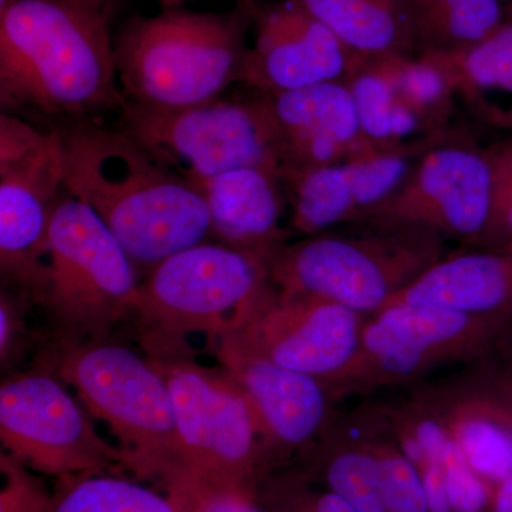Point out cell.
<instances>
[{
	"label": "cell",
	"instance_id": "obj_1",
	"mask_svg": "<svg viewBox=\"0 0 512 512\" xmlns=\"http://www.w3.org/2000/svg\"><path fill=\"white\" fill-rule=\"evenodd\" d=\"M62 134L64 188L104 222L134 265L153 269L211 235L200 191L123 128L84 123Z\"/></svg>",
	"mask_w": 512,
	"mask_h": 512
},
{
	"label": "cell",
	"instance_id": "obj_2",
	"mask_svg": "<svg viewBox=\"0 0 512 512\" xmlns=\"http://www.w3.org/2000/svg\"><path fill=\"white\" fill-rule=\"evenodd\" d=\"M109 19L87 0H0V104L46 116L120 109Z\"/></svg>",
	"mask_w": 512,
	"mask_h": 512
},
{
	"label": "cell",
	"instance_id": "obj_3",
	"mask_svg": "<svg viewBox=\"0 0 512 512\" xmlns=\"http://www.w3.org/2000/svg\"><path fill=\"white\" fill-rule=\"evenodd\" d=\"M251 29V0H238L228 12L171 8L128 20L114 40L124 97L156 110L221 99L241 82Z\"/></svg>",
	"mask_w": 512,
	"mask_h": 512
},
{
	"label": "cell",
	"instance_id": "obj_4",
	"mask_svg": "<svg viewBox=\"0 0 512 512\" xmlns=\"http://www.w3.org/2000/svg\"><path fill=\"white\" fill-rule=\"evenodd\" d=\"M55 365L57 377L74 387L87 412L119 439L127 470L177 497L184 485L183 453L173 399L158 367L101 339L70 342Z\"/></svg>",
	"mask_w": 512,
	"mask_h": 512
},
{
	"label": "cell",
	"instance_id": "obj_5",
	"mask_svg": "<svg viewBox=\"0 0 512 512\" xmlns=\"http://www.w3.org/2000/svg\"><path fill=\"white\" fill-rule=\"evenodd\" d=\"M363 225L362 234H316L282 244L266 259V279L289 295L315 296L360 315L376 313L443 259L436 232Z\"/></svg>",
	"mask_w": 512,
	"mask_h": 512
},
{
	"label": "cell",
	"instance_id": "obj_6",
	"mask_svg": "<svg viewBox=\"0 0 512 512\" xmlns=\"http://www.w3.org/2000/svg\"><path fill=\"white\" fill-rule=\"evenodd\" d=\"M266 281L265 261L224 244L168 256L138 282L131 315L144 329L147 355L183 352L184 340H215L238 325Z\"/></svg>",
	"mask_w": 512,
	"mask_h": 512
},
{
	"label": "cell",
	"instance_id": "obj_7",
	"mask_svg": "<svg viewBox=\"0 0 512 512\" xmlns=\"http://www.w3.org/2000/svg\"><path fill=\"white\" fill-rule=\"evenodd\" d=\"M173 399L183 453L185 503L210 491H244L258 458L259 436L244 393L227 370L208 369L188 353L147 355Z\"/></svg>",
	"mask_w": 512,
	"mask_h": 512
},
{
	"label": "cell",
	"instance_id": "obj_8",
	"mask_svg": "<svg viewBox=\"0 0 512 512\" xmlns=\"http://www.w3.org/2000/svg\"><path fill=\"white\" fill-rule=\"evenodd\" d=\"M137 286L136 265L110 229L64 190L50 221L39 303L67 338L100 340L131 315Z\"/></svg>",
	"mask_w": 512,
	"mask_h": 512
},
{
	"label": "cell",
	"instance_id": "obj_9",
	"mask_svg": "<svg viewBox=\"0 0 512 512\" xmlns=\"http://www.w3.org/2000/svg\"><path fill=\"white\" fill-rule=\"evenodd\" d=\"M121 114V128L192 185L248 167L282 178L278 137L259 94L181 110L148 109L126 100Z\"/></svg>",
	"mask_w": 512,
	"mask_h": 512
},
{
	"label": "cell",
	"instance_id": "obj_10",
	"mask_svg": "<svg viewBox=\"0 0 512 512\" xmlns=\"http://www.w3.org/2000/svg\"><path fill=\"white\" fill-rule=\"evenodd\" d=\"M0 440L23 466L57 480L127 470L126 453L110 446L62 380L46 373L2 384Z\"/></svg>",
	"mask_w": 512,
	"mask_h": 512
},
{
	"label": "cell",
	"instance_id": "obj_11",
	"mask_svg": "<svg viewBox=\"0 0 512 512\" xmlns=\"http://www.w3.org/2000/svg\"><path fill=\"white\" fill-rule=\"evenodd\" d=\"M360 313L315 296L289 295L265 284L237 326L212 342L286 369L339 383L359 352Z\"/></svg>",
	"mask_w": 512,
	"mask_h": 512
},
{
	"label": "cell",
	"instance_id": "obj_12",
	"mask_svg": "<svg viewBox=\"0 0 512 512\" xmlns=\"http://www.w3.org/2000/svg\"><path fill=\"white\" fill-rule=\"evenodd\" d=\"M346 84L375 150L424 153L454 134L456 92L429 56H357Z\"/></svg>",
	"mask_w": 512,
	"mask_h": 512
},
{
	"label": "cell",
	"instance_id": "obj_13",
	"mask_svg": "<svg viewBox=\"0 0 512 512\" xmlns=\"http://www.w3.org/2000/svg\"><path fill=\"white\" fill-rule=\"evenodd\" d=\"M512 323L434 306L390 305L363 325L359 352L339 383L397 382L448 360L487 352Z\"/></svg>",
	"mask_w": 512,
	"mask_h": 512
},
{
	"label": "cell",
	"instance_id": "obj_14",
	"mask_svg": "<svg viewBox=\"0 0 512 512\" xmlns=\"http://www.w3.org/2000/svg\"><path fill=\"white\" fill-rule=\"evenodd\" d=\"M490 188L487 148L454 133L424 151L402 185L360 224L426 229L480 244Z\"/></svg>",
	"mask_w": 512,
	"mask_h": 512
},
{
	"label": "cell",
	"instance_id": "obj_15",
	"mask_svg": "<svg viewBox=\"0 0 512 512\" xmlns=\"http://www.w3.org/2000/svg\"><path fill=\"white\" fill-rule=\"evenodd\" d=\"M64 190L62 131L0 163V271L36 302L45 291L50 221Z\"/></svg>",
	"mask_w": 512,
	"mask_h": 512
},
{
	"label": "cell",
	"instance_id": "obj_16",
	"mask_svg": "<svg viewBox=\"0 0 512 512\" xmlns=\"http://www.w3.org/2000/svg\"><path fill=\"white\" fill-rule=\"evenodd\" d=\"M251 15L254 43L241 83L272 94L346 82L357 55L308 10L293 0H251Z\"/></svg>",
	"mask_w": 512,
	"mask_h": 512
},
{
	"label": "cell",
	"instance_id": "obj_17",
	"mask_svg": "<svg viewBox=\"0 0 512 512\" xmlns=\"http://www.w3.org/2000/svg\"><path fill=\"white\" fill-rule=\"evenodd\" d=\"M423 153L370 151L282 178L291 224L305 237L340 224H360L406 180Z\"/></svg>",
	"mask_w": 512,
	"mask_h": 512
},
{
	"label": "cell",
	"instance_id": "obj_18",
	"mask_svg": "<svg viewBox=\"0 0 512 512\" xmlns=\"http://www.w3.org/2000/svg\"><path fill=\"white\" fill-rule=\"evenodd\" d=\"M256 94L261 96L274 124L282 178L376 151L367 141L346 82Z\"/></svg>",
	"mask_w": 512,
	"mask_h": 512
},
{
	"label": "cell",
	"instance_id": "obj_19",
	"mask_svg": "<svg viewBox=\"0 0 512 512\" xmlns=\"http://www.w3.org/2000/svg\"><path fill=\"white\" fill-rule=\"evenodd\" d=\"M215 355L244 393L259 443L298 447L322 429L328 397L320 380L248 355L227 343L215 342Z\"/></svg>",
	"mask_w": 512,
	"mask_h": 512
},
{
	"label": "cell",
	"instance_id": "obj_20",
	"mask_svg": "<svg viewBox=\"0 0 512 512\" xmlns=\"http://www.w3.org/2000/svg\"><path fill=\"white\" fill-rule=\"evenodd\" d=\"M194 187L207 205L211 235L221 244L259 256L265 262L285 244L281 218L288 198L281 175L265 168H238Z\"/></svg>",
	"mask_w": 512,
	"mask_h": 512
},
{
	"label": "cell",
	"instance_id": "obj_21",
	"mask_svg": "<svg viewBox=\"0 0 512 512\" xmlns=\"http://www.w3.org/2000/svg\"><path fill=\"white\" fill-rule=\"evenodd\" d=\"M390 305L434 306L512 323V251L440 259L384 306Z\"/></svg>",
	"mask_w": 512,
	"mask_h": 512
},
{
	"label": "cell",
	"instance_id": "obj_22",
	"mask_svg": "<svg viewBox=\"0 0 512 512\" xmlns=\"http://www.w3.org/2000/svg\"><path fill=\"white\" fill-rule=\"evenodd\" d=\"M429 56L446 72L457 100L480 123L512 130V13L478 45L450 55Z\"/></svg>",
	"mask_w": 512,
	"mask_h": 512
},
{
	"label": "cell",
	"instance_id": "obj_23",
	"mask_svg": "<svg viewBox=\"0 0 512 512\" xmlns=\"http://www.w3.org/2000/svg\"><path fill=\"white\" fill-rule=\"evenodd\" d=\"M357 56L417 55L403 0H293Z\"/></svg>",
	"mask_w": 512,
	"mask_h": 512
},
{
	"label": "cell",
	"instance_id": "obj_24",
	"mask_svg": "<svg viewBox=\"0 0 512 512\" xmlns=\"http://www.w3.org/2000/svg\"><path fill=\"white\" fill-rule=\"evenodd\" d=\"M417 56L470 49L503 25V0H403Z\"/></svg>",
	"mask_w": 512,
	"mask_h": 512
},
{
	"label": "cell",
	"instance_id": "obj_25",
	"mask_svg": "<svg viewBox=\"0 0 512 512\" xmlns=\"http://www.w3.org/2000/svg\"><path fill=\"white\" fill-rule=\"evenodd\" d=\"M447 426L483 480L501 484L512 476V412L497 393L458 404Z\"/></svg>",
	"mask_w": 512,
	"mask_h": 512
},
{
	"label": "cell",
	"instance_id": "obj_26",
	"mask_svg": "<svg viewBox=\"0 0 512 512\" xmlns=\"http://www.w3.org/2000/svg\"><path fill=\"white\" fill-rule=\"evenodd\" d=\"M59 481L49 512H178L168 495L107 474Z\"/></svg>",
	"mask_w": 512,
	"mask_h": 512
},
{
	"label": "cell",
	"instance_id": "obj_27",
	"mask_svg": "<svg viewBox=\"0 0 512 512\" xmlns=\"http://www.w3.org/2000/svg\"><path fill=\"white\" fill-rule=\"evenodd\" d=\"M326 480L332 493L357 512H387L376 454L343 451L330 461Z\"/></svg>",
	"mask_w": 512,
	"mask_h": 512
},
{
	"label": "cell",
	"instance_id": "obj_28",
	"mask_svg": "<svg viewBox=\"0 0 512 512\" xmlns=\"http://www.w3.org/2000/svg\"><path fill=\"white\" fill-rule=\"evenodd\" d=\"M491 170L490 215L480 244L512 251V140L487 147Z\"/></svg>",
	"mask_w": 512,
	"mask_h": 512
},
{
	"label": "cell",
	"instance_id": "obj_29",
	"mask_svg": "<svg viewBox=\"0 0 512 512\" xmlns=\"http://www.w3.org/2000/svg\"><path fill=\"white\" fill-rule=\"evenodd\" d=\"M376 456L387 512H430L423 480L412 461L392 450H382Z\"/></svg>",
	"mask_w": 512,
	"mask_h": 512
},
{
	"label": "cell",
	"instance_id": "obj_30",
	"mask_svg": "<svg viewBox=\"0 0 512 512\" xmlns=\"http://www.w3.org/2000/svg\"><path fill=\"white\" fill-rule=\"evenodd\" d=\"M0 471V512H49L53 494L35 471L5 453L0 458Z\"/></svg>",
	"mask_w": 512,
	"mask_h": 512
},
{
	"label": "cell",
	"instance_id": "obj_31",
	"mask_svg": "<svg viewBox=\"0 0 512 512\" xmlns=\"http://www.w3.org/2000/svg\"><path fill=\"white\" fill-rule=\"evenodd\" d=\"M444 476L451 508L456 512H480L488 501L483 478L467 463L457 441L451 440L443 458Z\"/></svg>",
	"mask_w": 512,
	"mask_h": 512
},
{
	"label": "cell",
	"instance_id": "obj_32",
	"mask_svg": "<svg viewBox=\"0 0 512 512\" xmlns=\"http://www.w3.org/2000/svg\"><path fill=\"white\" fill-rule=\"evenodd\" d=\"M175 505L178 512H258L244 491H210Z\"/></svg>",
	"mask_w": 512,
	"mask_h": 512
},
{
	"label": "cell",
	"instance_id": "obj_33",
	"mask_svg": "<svg viewBox=\"0 0 512 512\" xmlns=\"http://www.w3.org/2000/svg\"><path fill=\"white\" fill-rule=\"evenodd\" d=\"M22 315L18 301L10 293L2 292L0 298V359L2 365L15 355L23 333Z\"/></svg>",
	"mask_w": 512,
	"mask_h": 512
},
{
	"label": "cell",
	"instance_id": "obj_34",
	"mask_svg": "<svg viewBox=\"0 0 512 512\" xmlns=\"http://www.w3.org/2000/svg\"><path fill=\"white\" fill-rule=\"evenodd\" d=\"M421 480L426 491L427 504L430 512H451L450 498H448L446 476H444L443 463L437 460H427L421 466Z\"/></svg>",
	"mask_w": 512,
	"mask_h": 512
},
{
	"label": "cell",
	"instance_id": "obj_35",
	"mask_svg": "<svg viewBox=\"0 0 512 512\" xmlns=\"http://www.w3.org/2000/svg\"><path fill=\"white\" fill-rule=\"evenodd\" d=\"M312 512H357L352 505L346 503L345 500L338 495L329 493L322 495L313 504Z\"/></svg>",
	"mask_w": 512,
	"mask_h": 512
},
{
	"label": "cell",
	"instance_id": "obj_36",
	"mask_svg": "<svg viewBox=\"0 0 512 512\" xmlns=\"http://www.w3.org/2000/svg\"><path fill=\"white\" fill-rule=\"evenodd\" d=\"M494 512H512V476L500 484L495 497Z\"/></svg>",
	"mask_w": 512,
	"mask_h": 512
},
{
	"label": "cell",
	"instance_id": "obj_37",
	"mask_svg": "<svg viewBox=\"0 0 512 512\" xmlns=\"http://www.w3.org/2000/svg\"><path fill=\"white\" fill-rule=\"evenodd\" d=\"M87 2L93 5L94 8L99 9L107 19H110L111 13L116 9L119 0H87Z\"/></svg>",
	"mask_w": 512,
	"mask_h": 512
},
{
	"label": "cell",
	"instance_id": "obj_38",
	"mask_svg": "<svg viewBox=\"0 0 512 512\" xmlns=\"http://www.w3.org/2000/svg\"><path fill=\"white\" fill-rule=\"evenodd\" d=\"M158 3L164 6L165 9L178 8V6L183 5L187 0H157Z\"/></svg>",
	"mask_w": 512,
	"mask_h": 512
},
{
	"label": "cell",
	"instance_id": "obj_39",
	"mask_svg": "<svg viewBox=\"0 0 512 512\" xmlns=\"http://www.w3.org/2000/svg\"><path fill=\"white\" fill-rule=\"evenodd\" d=\"M505 12L512 13V3H511V5L507 6V9H505Z\"/></svg>",
	"mask_w": 512,
	"mask_h": 512
},
{
	"label": "cell",
	"instance_id": "obj_40",
	"mask_svg": "<svg viewBox=\"0 0 512 512\" xmlns=\"http://www.w3.org/2000/svg\"><path fill=\"white\" fill-rule=\"evenodd\" d=\"M505 8H507L508 5H511L512 0H503Z\"/></svg>",
	"mask_w": 512,
	"mask_h": 512
}]
</instances>
